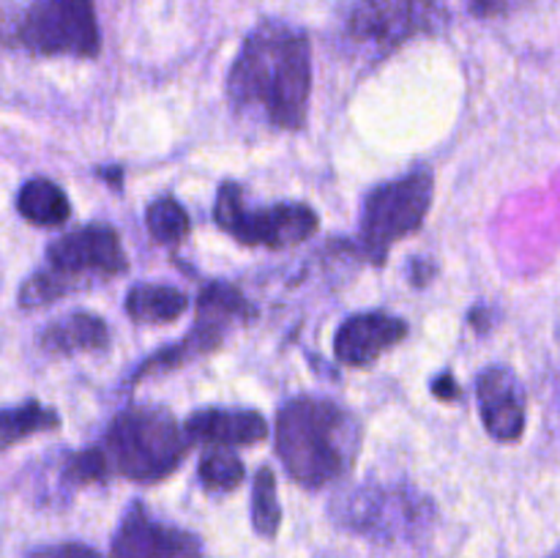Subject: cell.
Listing matches in <instances>:
<instances>
[{"instance_id":"obj_10","label":"cell","mask_w":560,"mask_h":558,"mask_svg":"<svg viewBox=\"0 0 560 558\" xmlns=\"http://www.w3.org/2000/svg\"><path fill=\"white\" fill-rule=\"evenodd\" d=\"M47 263L49 271L60 274L77 288L85 284V277H118L129 268L118 230L102 222L85 224L55 239L47 246Z\"/></svg>"},{"instance_id":"obj_22","label":"cell","mask_w":560,"mask_h":558,"mask_svg":"<svg viewBox=\"0 0 560 558\" xmlns=\"http://www.w3.org/2000/svg\"><path fill=\"white\" fill-rule=\"evenodd\" d=\"M74 290H80L74 282L63 279L60 274L49 271V268H42V271L33 274V277L20 288V306L33 310V306L52 304V301L63 299V295L74 293Z\"/></svg>"},{"instance_id":"obj_2","label":"cell","mask_w":560,"mask_h":558,"mask_svg":"<svg viewBox=\"0 0 560 558\" xmlns=\"http://www.w3.org/2000/svg\"><path fill=\"white\" fill-rule=\"evenodd\" d=\"M361 421L334 399L299 394L277 414V454L301 487L320 490L359 460Z\"/></svg>"},{"instance_id":"obj_26","label":"cell","mask_w":560,"mask_h":558,"mask_svg":"<svg viewBox=\"0 0 560 558\" xmlns=\"http://www.w3.org/2000/svg\"><path fill=\"white\" fill-rule=\"evenodd\" d=\"M550 558H560V550H556V553H552V556Z\"/></svg>"},{"instance_id":"obj_9","label":"cell","mask_w":560,"mask_h":558,"mask_svg":"<svg viewBox=\"0 0 560 558\" xmlns=\"http://www.w3.org/2000/svg\"><path fill=\"white\" fill-rule=\"evenodd\" d=\"M443 22L446 11L438 0H359L350 11L348 31L359 42L392 53L410 38L438 33Z\"/></svg>"},{"instance_id":"obj_15","label":"cell","mask_w":560,"mask_h":558,"mask_svg":"<svg viewBox=\"0 0 560 558\" xmlns=\"http://www.w3.org/2000/svg\"><path fill=\"white\" fill-rule=\"evenodd\" d=\"M38 345L47 353L58 356L82 353V350H102L109 345V328L93 312H69V315L52 321L38 334Z\"/></svg>"},{"instance_id":"obj_12","label":"cell","mask_w":560,"mask_h":558,"mask_svg":"<svg viewBox=\"0 0 560 558\" xmlns=\"http://www.w3.org/2000/svg\"><path fill=\"white\" fill-rule=\"evenodd\" d=\"M408 323L388 312H359L345 317L334 334V356L348 367H370L408 337Z\"/></svg>"},{"instance_id":"obj_16","label":"cell","mask_w":560,"mask_h":558,"mask_svg":"<svg viewBox=\"0 0 560 558\" xmlns=\"http://www.w3.org/2000/svg\"><path fill=\"white\" fill-rule=\"evenodd\" d=\"M16 211L36 228H60L69 222L71 202L66 191L49 178H31L16 195Z\"/></svg>"},{"instance_id":"obj_23","label":"cell","mask_w":560,"mask_h":558,"mask_svg":"<svg viewBox=\"0 0 560 558\" xmlns=\"http://www.w3.org/2000/svg\"><path fill=\"white\" fill-rule=\"evenodd\" d=\"M474 16H481V20H492V16H509L514 11L525 9L530 0H468Z\"/></svg>"},{"instance_id":"obj_20","label":"cell","mask_w":560,"mask_h":558,"mask_svg":"<svg viewBox=\"0 0 560 558\" xmlns=\"http://www.w3.org/2000/svg\"><path fill=\"white\" fill-rule=\"evenodd\" d=\"M252 523L260 536H277L282 525V507L277 498V479L271 468H260L252 487Z\"/></svg>"},{"instance_id":"obj_14","label":"cell","mask_w":560,"mask_h":558,"mask_svg":"<svg viewBox=\"0 0 560 558\" xmlns=\"http://www.w3.org/2000/svg\"><path fill=\"white\" fill-rule=\"evenodd\" d=\"M191 443L206 446H255L268 438V421L252 408H200L184 421Z\"/></svg>"},{"instance_id":"obj_21","label":"cell","mask_w":560,"mask_h":558,"mask_svg":"<svg viewBox=\"0 0 560 558\" xmlns=\"http://www.w3.org/2000/svg\"><path fill=\"white\" fill-rule=\"evenodd\" d=\"M197 474H200V481L206 490L211 492H230L235 490V487L244 481V463H241L235 454L230 452H208L206 457L200 460V468H197Z\"/></svg>"},{"instance_id":"obj_13","label":"cell","mask_w":560,"mask_h":558,"mask_svg":"<svg viewBox=\"0 0 560 558\" xmlns=\"http://www.w3.org/2000/svg\"><path fill=\"white\" fill-rule=\"evenodd\" d=\"M479 405H481V421H485L487 432L495 441L512 443L520 441L525 432V394L517 377L506 367H490L481 372L479 381Z\"/></svg>"},{"instance_id":"obj_6","label":"cell","mask_w":560,"mask_h":558,"mask_svg":"<svg viewBox=\"0 0 560 558\" xmlns=\"http://www.w3.org/2000/svg\"><path fill=\"white\" fill-rule=\"evenodd\" d=\"M27 55H69L91 60L102 53L93 0H33L14 33Z\"/></svg>"},{"instance_id":"obj_7","label":"cell","mask_w":560,"mask_h":558,"mask_svg":"<svg viewBox=\"0 0 560 558\" xmlns=\"http://www.w3.org/2000/svg\"><path fill=\"white\" fill-rule=\"evenodd\" d=\"M334 518L375 539H410L432 523L435 507L413 487L364 485L334 503Z\"/></svg>"},{"instance_id":"obj_11","label":"cell","mask_w":560,"mask_h":558,"mask_svg":"<svg viewBox=\"0 0 560 558\" xmlns=\"http://www.w3.org/2000/svg\"><path fill=\"white\" fill-rule=\"evenodd\" d=\"M113 558H202V553L189 531L159 523L142 503H131L113 539Z\"/></svg>"},{"instance_id":"obj_18","label":"cell","mask_w":560,"mask_h":558,"mask_svg":"<svg viewBox=\"0 0 560 558\" xmlns=\"http://www.w3.org/2000/svg\"><path fill=\"white\" fill-rule=\"evenodd\" d=\"M63 425L60 414L55 408L36 403V399H25L20 405H9L0 416V435H3V449H11L14 443L25 441V438L36 435V432L58 430Z\"/></svg>"},{"instance_id":"obj_1","label":"cell","mask_w":560,"mask_h":558,"mask_svg":"<svg viewBox=\"0 0 560 558\" xmlns=\"http://www.w3.org/2000/svg\"><path fill=\"white\" fill-rule=\"evenodd\" d=\"M312 49L304 31L282 20L257 22L228 74L235 109H255L277 129H301L310 115Z\"/></svg>"},{"instance_id":"obj_8","label":"cell","mask_w":560,"mask_h":558,"mask_svg":"<svg viewBox=\"0 0 560 558\" xmlns=\"http://www.w3.org/2000/svg\"><path fill=\"white\" fill-rule=\"evenodd\" d=\"M257 315L255 306L244 299L238 288L230 282H211L202 288L200 299H197V317L195 326L189 328L184 339L173 342L170 348L159 350L151 359L140 364L131 381H142L148 375H159V372L178 370V367L189 364V361L200 359V356L213 353L224 345L230 328L235 323H246Z\"/></svg>"},{"instance_id":"obj_3","label":"cell","mask_w":560,"mask_h":558,"mask_svg":"<svg viewBox=\"0 0 560 558\" xmlns=\"http://www.w3.org/2000/svg\"><path fill=\"white\" fill-rule=\"evenodd\" d=\"M113 476L162 481L180 468L191 441L170 410L151 405L124 408L98 441Z\"/></svg>"},{"instance_id":"obj_17","label":"cell","mask_w":560,"mask_h":558,"mask_svg":"<svg viewBox=\"0 0 560 558\" xmlns=\"http://www.w3.org/2000/svg\"><path fill=\"white\" fill-rule=\"evenodd\" d=\"M189 310V295L170 284H131L126 293V315L137 323H173Z\"/></svg>"},{"instance_id":"obj_5","label":"cell","mask_w":560,"mask_h":558,"mask_svg":"<svg viewBox=\"0 0 560 558\" xmlns=\"http://www.w3.org/2000/svg\"><path fill=\"white\" fill-rule=\"evenodd\" d=\"M213 222L241 241L244 246L288 249L304 244L320 228V217L306 202H273V206L249 208L244 189L233 181H224L217 191Z\"/></svg>"},{"instance_id":"obj_4","label":"cell","mask_w":560,"mask_h":558,"mask_svg":"<svg viewBox=\"0 0 560 558\" xmlns=\"http://www.w3.org/2000/svg\"><path fill=\"white\" fill-rule=\"evenodd\" d=\"M432 197H435V175L430 167H413L402 178L372 189L361 208L359 222V244L366 260L383 266L392 244L408 239L424 224Z\"/></svg>"},{"instance_id":"obj_24","label":"cell","mask_w":560,"mask_h":558,"mask_svg":"<svg viewBox=\"0 0 560 558\" xmlns=\"http://www.w3.org/2000/svg\"><path fill=\"white\" fill-rule=\"evenodd\" d=\"M27 558H102L93 547L80 545V542H66V545H49L33 550Z\"/></svg>"},{"instance_id":"obj_19","label":"cell","mask_w":560,"mask_h":558,"mask_svg":"<svg viewBox=\"0 0 560 558\" xmlns=\"http://www.w3.org/2000/svg\"><path fill=\"white\" fill-rule=\"evenodd\" d=\"M145 224H148V233L153 235V241H159V244L164 246L184 244L186 235H189L191 230L186 208L170 195L159 197V200H153L151 206H148Z\"/></svg>"},{"instance_id":"obj_25","label":"cell","mask_w":560,"mask_h":558,"mask_svg":"<svg viewBox=\"0 0 560 558\" xmlns=\"http://www.w3.org/2000/svg\"><path fill=\"white\" fill-rule=\"evenodd\" d=\"M432 394H435L438 399H457L463 392H459V386L454 383V377L446 372V375H441L432 381Z\"/></svg>"}]
</instances>
